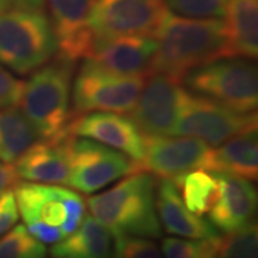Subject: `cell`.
Segmentation results:
<instances>
[{
    "mask_svg": "<svg viewBox=\"0 0 258 258\" xmlns=\"http://www.w3.org/2000/svg\"><path fill=\"white\" fill-rule=\"evenodd\" d=\"M157 52L149 74L184 81L204 64L230 57L225 23L221 19H189L168 13L155 33Z\"/></svg>",
    "mask_w": 258,
    "mask_h": 258,
    "instance_id": "1",
    "label": "cell"
},
{
    "mask_svg": "<svg viewBox=\"0 0 258 258\" xmlns=\"http://www.w3.org/2000/svg\"><path fill=\"white\" fill-rule=\"evenodd\" d=\"M155 179L148 172L132 174L105 192L88 200L95 220L113 237L159 238L161 224L155 208Z\"/></svg>",
    "mask_w": 258,
    "mask_h": 258,
    "instance_id": "2",
    "label": "cell"
},
{
    "mask_svg": "<svg viewBox=\"0 0 258 258\" xmlns=\"http://www.w3.org/2000/svg\"><path fill=\"white\" fill-rule=\"evenodd\" d=\"M74 62L55 55L25 82L20 105L40 139H52L66 132L72 119L71 91Z\"/></svg>",
    "mask_w": 258,
    "mask_h": 258,
    "instance_id": "3",
    "label": "cell"
},
{
    "mask_svg": "<svg viewBox=\"0 0 258 258\" xmlns=\"http://www.w3.org/2000/svg\"><path fill=\"white\" fill-rule=\"evenodd\" d=\"M56 39L43 10L9 9L0 15V63L18 75L37 71L56 55Z\"/></svg>",
    "mask_w": 258,
    "mask_h": 258,
    "instance_id": "4",
    "label": "cell"
},
{
    "mask_svg": "<svg viewBox=\"0 0 258 258\" xmlns=\"http://www.w3.org/2000/svg\"><path fill=\"white\" fill-rule=\"evenodd\" d=\"M186 91L240 113L257 112L258 74L251 59L222 57L184 78Z\"/></svg>",
    "mask_w": 258,
    "mask_h": 258,
    "instance_id": "5",
    "label": "cell"
},
{
    "mask_svg": "<svg viewBox=\"0 0 258 258\" xmlns=\"http://www.w3.org/2000/svg\"><path fill=\"white\" fill-rule=\"evenodd\" d=\"M145 78L106 72L83 60L72 86L74 115L91 112L128 113L138 101Z\"/></svg>",
    "mask_w": 258,
    "mask_h": 258,
    "instance_id": "6",
    "label": "cell"
},
{
    "mask_svg": "<svg viewBox=\"0 0 258 258\" xmlns=\"http://www.w3.org/2000/svg\"><path fill=\"white\" fill-rule=\"evenodd\" d=\"M249 129H257V112L240 113L185 89L172 137H191L218 147Z\"/></svg>",
    "mask_w": 258,
    "mask_h": 258,
    "instance_id": "7",
    "label": "cell"
},
{
    "mask_svg": "<svg viewBox=\"0 0 258 258\" xmlns=\"http://www.w3.org/2000/svg\"><path fill=\"white\" fill-rule=\"evenodd\" d=\"M19 214L25 225L60 228L63 237L74 232L85 217L82 197L64 186L39 182H16L13 188Z\"/></svg>",
    "mask_w": 258,
    "mask_h": 258,
    "instance_id": "8",
    "label": "cell"
},
{
    "mask_svg": "<svg viewBox=\"0 0 258 258\" xmlns=\"http://www.w3.org/2000/svg\"><path fill=\"white\" fill-rule=\"evenodd\" d=\"M168 13L165 0H95L89 19L95 47L115 37H154Z\"/></svg>",
    "mask_w": 258,
    "mask_h": 258,
    "instance_id": "9",
    "label": "cell"
},
{
    "mask_svg": "<svg viewBox=\"0 0 258 258\" xmlns=\"http://www.w3.org/2000/svg\"><path fill=\"white\" fill-rule=\"evenodd\" d=\"M137 171V162L119 151L91 139L76 137L71 139L69 176L66 185L75 191L96 192L122 176Z\"/></svg>",
    "mask_w": 258,
    "mask_h": 258,
    "instance_id": "10",
    "label": "cell"
},
{
    "mask_svg": "<svg viewBox=\"0 0 258 258\" xmlns=\"http://www.w3.org/2000/svg\"><path fill=\"white\" fill-rule=\"evenodd\" d=\"M131 120L144 137H172L185 89L182 81L169 75L148 74Z\"/></svg>",
    "mask_w": 258,
    "mask_h": 258,
    "instance_id": "11",
    "label": "cell"
},
{
    "mask_svg": "<svg viewBox=\"0 0 258 258\" xmlns=\"http://www.w3.org/2000/svg\"><path fill=\"white\" fill-rule=\"evenodd\" d=\"M212 148L191 137H145V152L138 169L174 181L192 171L211 169Z\"/></svg>",
    "mask_w": 258,
    "mask_h": 258,
    "instance_id": "12",
    "label": "cell"
},
{
    "mask_svg": "<svg viewBox=\"0 0 258 258\" xmlns=\"http://www.w3.org/2000/svg\"><path fill=\"white\" fill-rule=\"evenodd\" d=\"M95 0H47L56 55L69 62L86 59L95 49L89 19Z\"/></svg>",
    "mask_w": 258,
    "mask_h": 258,
    "instance_id": "13",
    "label": "cell"
},
{
    "mask_svg": "<svg viewBox=\"0 0 258 258\" xmlns=\"http://www.w3.org/2000/svg\"><path fill=\"white\" fill-rule=\"evenodd\" d=\"M66 131L76 138H85L106 145L131 158L137 166L144 158L145 137L137 125L119 113L91 112L74 116Z\"/></svg>",
    "mask_w": 258,
    "mask_h": 258,
    "instance_id": "14",
    "label": "cell"
},
{
    "mask_svg": "<svg viewBox=\"0 0 258 258\" xmlns=\"http://www.w3.org/2000/svg\"><path fill=\"white\" fill-rule=\"evenodd\" d=\"M68 131L52 139L35 142L15 161L18 178L39 184L66 185L69 176V145Z\"/></svg>",
    "mask_w": 258,
    "mask_h": 258,
    "instance_id": "15",
    "label": "cell"
},
{
    "mask_svg": "<svg viewBox=\"0 0 258 258\" xmlns=\"http://www.w3.org/2000/svg\"><path fill=\"white\" fill-rule=\"evenodd\" d=\"M157 46V39L151 36L115 37L99 43L85 60L112 74L147 76Z\"/></svg>",
    "mask_w": 258,
    "mask_h": 258,
    "instance_id": "16",
    "label": "cell"
},
{
    "mask_svg": "<svg viewBox=\"0 0 258 258\" xmlns=\"http://www.w3.org/2000/svg\"><path fill=\"white\" fill-rule=\"evenodd\" d=\"M220 195L210 210V222L224 232H231L252 221L257 208V191L251 181L218 174Z\"/></svg>",
    "mask_w": 258,
    "mask_h": 258,
    "instance_id": "17",
    "label": "cell"
},
{
    "mask_svg": "<svg viewBox=\"0 0 258 258\" xmlns=\"http://www.w3.org/2000/svg\"><path fill=\"white\" fill-rule=\"evenodd\" d=\"M155 208L159 224L171 235L188 240H204L218 235L211 222L205 221L185 207L172 181L162 179L155 185Z\"/></svg>",
    "mask_w": 258,
    "mask_h": 258,
    "instance_id": "18",
    "label": "cell"
},
{
    "mask_svg": "<svg viewBox=\"0 0 258 258\" xmlns=\"http://www.w3.org/2000/svg\"><path fill=\"white\" fill-rule=\"evenodd\" d=\"M210 171L255 181L258 176L257 129L238 134L212 149Z\"/></svg>",
    "mask_w": 258,
    "mask_h": 258,
    "instance_id": "19",
    "label": "cell"
},
{
    "mask_svg": "<svg viewBox=\"0 0 258 258\" xmlns=\"http://www.w3.org/2000/svg\"><path fill=\"white\" fill-rule=\"evenodd\" d=\"M225 18L230 57L255 59L258 55V0H230Z\"/></svg>",
    "mask_w": 258,
    "mask_h": 258,
    "instance_id": "20",
    "label": "cell"
},
{
    "mask_svg": "<svg viewBox=\"0 0 258 258\" xmlns=\"http://www.w3.org/2000/svg\"><path fill=\"white\" fill-rule=\"evenodd\" d=\"M113 235L92 215L83 217L79 227L50 248L52 258H111Z\"/></svg>",
    "mask_w": 258,
    "mask_h": 258,
    "instance_id": "21",
    "label": "cell"
},
{
    "mask_svg": "<svg viewBox=\"0 0 258 258\" xmlns=\"http://www.w3.org/2000/svg\"><path fill=\"white\" fill-rule=\"evenodd\" d=\"M39 137L28 118L15 106L0 109V161L12 164Z\"/></svg>",
    "mask_w": 258,
    "mask_h": 258,
    "instance_id": "22",
    "label": "cell"
},
{
    "mask_svg": "<svg viewBox=\"0 0 258 258\" xmlns=\"http://www.w3.org/2000/svg\"><path fill=\"white\" fill-rule=\"evenodd\" d=\"M172 184L185 207L198 217L208 214L220 195V179L218 174L214 172L192 171L175 178Z\"/></svg>",
    "mask_w": 258,
    "mask_h": 258,
    "instance_id": "23",
    "label": "cell"
},
{
    "mask_svg": "<svg viewBox=\"0 0 258 258\" xmlns=\"http://www.w3.org/2000/svg\"><path fill=\"white\" fill-rule=\"evenodd\" d=\"M214 258H258L257 224L249 222L218 237Z\"/></svg>",
    "mask_w": 258,
    "mask_h": 258,
    "instance_id": "24",
    "label": "cell"
},
{
    "mask_svg": "<svg viewBox=\"0 0 258 258\" xmlns=\"http://www.w3.org/2000/svg\"><path fill=\"white\" fill-rule=\"evenodd\" d=\"M47 249L25 225H15L0 238V258H46Z\"/></svg>",
    "mask_w": 258,
    "mask_h": 258,
    "instance_id": "25",
    "label": "cell"
},
{
    "mask_svg": "<svg viewBox=\"0 0 258 258\" xmlns=\"http://www.w3.org/2000/svg\"><path fill=\"white\" fill-rule=\"evenodd\" d=\"M220 235L204 240H181L168 237L162 240L161 249L164 258H214Z\"/></svg>",
    "mask_w": 258,
    "mask_h": 258,
    "instance_id": "26",
    "label": "cell"
},
{
    "mask_svg": "<svg viewBox=\"0 0 258 258\" xmlns=\"http://www.w3.org/2000/svg\"><path fill=\"white\" fill-rule=\"evenodd\" d=\"M230 0H165L172 15L189 19H221Z\"/></svg>",
    "mask_w": 258,
    "mask_h": 258,
    "instance_id": "27",
    "label": "cell"
},
{
    "mask_svg": "<svg viewBox=\"0 0 258 258\" xmlns=\"http://www.w3.org/2000/svg\"><path fill=\"white\" fill-rule=\"evenodd\" d=\"M112 255L113 258H164L154 241L131 235L115 237Z\"/></svg>",
    "mask_w": 258,
    "mask_h": 258,
    "instance_id": "28",
    "label": "cell"
},
{
    "mask_svg": "<svg viewBox=\"0 0 258 258\" xmlns=\"http://www.w3.org/2000/svg\"><path fill=\"white\" fill-rule=\"evenodd\" d=\"M25 82L15 78L0 64V106H16L20 103Z\"/></svg>",
    "mask_w": 258,
    "mask_h": 258,
    "instance_id": "29",
    "label": "cell"
},
{
    "mask_svg": "<svg viewBox=\"0 0 258 258\" xmlns=\"http://www.w3.org/2000/svg\"><path fill=\"white\" fill-rule=\"evenodd\" d=\"M19 220V211L13 191H6L0 197V238L10 231Z\"/></svg>",
    "mask_w": 258,
    "mask_h": 258,
    "instance_id": "30",
    "label": "cell"
},
{
    "mask_svg": "<svg viewBox=\"0 0 258 258\" xmlns=\"http://www.w3.org/2000/svg\"><path fill=\"white\" fill-rule=\"evenodd\" d=\"M18 182V175L15 166L0 161V197Z\"/></svg>",
    "mask_w": 258,
    "mask_h": 258,
    "instance_id": "31",
    "label": "cell"
},
{
    "mask_svg": "<svg viewBox=\"0 0 258 258\" xmlns=\"http://www.w3.org/2000/svg\"><path fill=\"white\" fill-rule=\"evenodd\" d=\"M45 2L46 0H12V3L18 6L19 9L28 10H42Z\"/></svg>",
    "mask_w": 258,
    "mask_h": 258,
    "instance_id": "32",
    "label": "cell"
},
{
    "mask_svg": "<svg viewBox=\"0 0 258 258\" xmlns=\"http://www.w3.org/2000/svg\"><path fill=\"white\" fill-rule=\"evenodd\" d=\"M12 6H13L12 0H0V15L12 9Z\"/></svg>",
    "mask_w": 258,
    "mask_h": 258,
    "instance_id": "33",
    "label": "cell"
}]
</instances>
